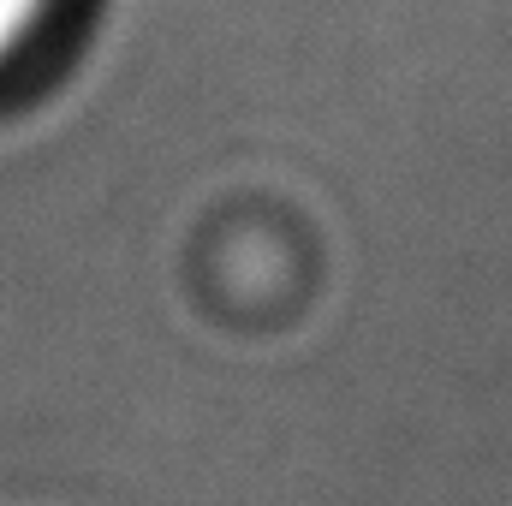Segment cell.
<instances>
[{"mask_svg":"<svg viewBox=\"0 0 512 506\" xmlns=\"http://www.w3.org/2000/svg\"><path fill=\"white\" fill-rule=\"evenodd\" d=\"M48 6H54V0H0V66L36 36V24L48 18Z\"/></svg>","mask_w":512,"mask_h":506,"instance_id":"cell-1","label":"cell"}]
</instances>
